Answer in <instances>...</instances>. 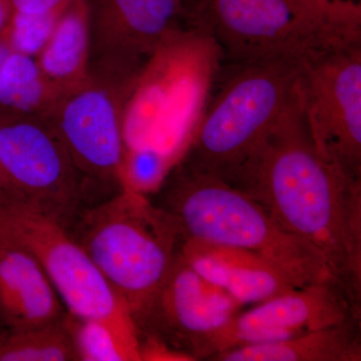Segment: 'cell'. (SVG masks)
<instances>
[{
  "label": "cell",
  "mask_w": 361,
  "mask_h": 361,
  "mask_svg": "<svg viewBox=\"0 0 361 361\" xmlns=\"http://www.w3.org/2000/svg\"><path fill=\"white\" fill-rule=\"evenodd\" d=\"M230 184L253 197L287 232L317 251L360 303L361 180L318 153L298 97Z\"/></svg>",
  "instance_id": "1"
},
{
  "label": "cell",
  "mask_w": 361,
  "mask_h": 361,
  "mask_svg": "<svg viewBox=\"0 0 361 361\" xmlns=\"http://www.w3.org/2000/svg\"><path fill=\"white\" fill-rule=\"evenodd\" d=\"M186 240L253 252L298 286L336 281L324 259L282 227L257 200L216 176L184 161L161 184L159 203Z\"/></svg>",
  "instance_id": "2"
},
{
  "label": "cell",
  "mask_w": 361,
  "mask_h": 361,
  "mask_svg": "<svg viewBox=\"0 0 361 361\" xmlns=\"http://www.w3.org/2000/svg\"><path fill=\"white\" fill-rule=\"evenodd\" d=\"M192 20L228 65L284 63L302 70L361 44V26L337 20L312 0H198Z\"/></svg>",
  "instance_id": "3"
},
{
  "label": "cell",
  "mask_w": 361,
  "mask_h": 361,
  "mask_svg": "<svg viewBox=\"0 0 361 361\" xmlns=\"http://www.w3.org/2000/svg\"><path fill=\"white\" fill-rule=\"evenodd\" d=\"M75 221V233L68 232L129 306L137 323L179 253L175 225L146 195L123 187L110 199L82 210Z\"/></svg>",
  "instance_id": "4"
},
{
  "label": "cell",
  "mask_w": 361,
  "mask_h": 361,
  "mask_svg": "<svg viewBox=\"0 0 361 361\" xmlns=\"http://www.w3.org/2000/svg\"><path fill=\"white\" fill-rule=\"evenodd\" d=\"M201 116L184 163L231 183L297 101L299 68L284 63L228 65Z\"/></svg>",
  "instance_id": "5"
},
{
  "label": "cell",
  "mask_w": 361,
  "mask_h": 361,
  "mask_svg": "<svg viewBox=\"0 0 361 361\" xmlns=\"http://www.w3.org/2000/svg\"><path fill=\"white\" fill-rule=\"evenodd\" d=\"M0 239L20 244L39 260L66 312L110 329L129 361H140V332L129 306L89 254L58 220L23 204L7 203Z\"/></svg>",
  "instance_id": "6"
},
{
  "label": "cell",
  "mask_w": 361,
  "mask_h": 361,
  "mask_svg": "<svg viewBox=\"0 0 361 361\" xmlns=\"http://www.w3.org/2000/svg\"><path fill=\"white\" fill-rule=\"evenodd\" d=\"M0 173L13 202L66 228L82 211L84 180L45 118L27 116L0 126Z\"/></svg>",
  "instance_id": "7"
},
{
  "label": "cell",
  "mask_w": 361,
  "mask_h": 361,
  "mask_svg": "<svg viewBox=\"0 0 361 361\" xmlns=\"http://www.w3.org/2000/svg\"><path fill=\"white\" fill-rule=\"evenodd\" d=\"M297 97L318 153L361 180V44L327 54L299 71Z\"/></svg>",
  "instance_id": "8"
},
{
  "label": "cell",
  "mask_w": 361,
  "mask_h": 361,
  "mask_svg": "<svg viewBox=\"0 0 361 361\" xmlns=\"http://www.w3.org/2000/svg\"><path fill=\"white\" fill-rule=\"evenodd\" d=\"M47 115L85 184L122 185L127 154L122 108L108 82L89 75L63 92Z\"/></svg>",
  "instance_id": "9"
},
{
  "label": "cell",
  "mask_w": 361,
  "mask_h": 361,
  "mask_svg": "<svg viewBox=\"0 0 361 361\" xmlns=\"http://www.w3.org/2000/svg\"><path fill=\"white\" fill-rule=\"evenodd\" d=\"M360 316V303L336 281L296 287L239 312L213 334L199 360L226 349L285 341Z\"/></svg>",
  "instance_id": "10"
},
{
  "label": "cell",
  "mask_w": 361,
  "mask_h": 361,
  "mask_svg": "<svg viewBox=\"0 0 361 361\" xmlns=\"http://www.w3.org/2000/svg\"><path fill=\"white\" fill-rule=\"evenodd\" d=\"M243 307L229 292L188 264L179 250L167 279L137 326L151 327L157 334L149 336L199 360L206 341Z\"/></svg>",
  "instance_id": "11"
},
{
  "label": "cell",
  "mask_w": 361,
  "mask_h": 361,
  "mask_svg": "<svg viewBox=\"0 0 361 361\" xmlns=\"http://www.w3.org/2000/svg\"><path fill=\"white\" fill-rule=\"evenodd\" d=\"M185 16L191 13L182 0H94L90 35L103 63L132 75L172 39Z\"/></svg>",
  "instance_id": "12"
},
{
  "label": "cell",
  "mask_w": 361,
  "mask_h": 361,
  "mask_svg": "<svg viewBox=\"0 0 361 361\" xmlns=\"http://www.w3.org/2000/svg\"><path fill=\"white\" fill-rule=\"evenodd\" d=\"M66 310L39 260L20 244L0 239V323L6 330L59 322Z\"/></svg>",
  "instance_id": "13"
},
{
  "label": "cell",
  "mask_w": 361,
  "mask_h": 361,
  "mask_svg": "<svg viewBox=\"0 0 361 361\" xmlns=\"http://www.w3.org/2000/svg\"><path fill=\"white\" fill-rule=\"evenodd\" d=\"M180 254L199 274L244 306L300 287L276 265L243 249L186 240L180 242Z\"/></svg>",
  "instance_id": "14"
},
{
  "label": "cell",
  "mask_w": 361,
  "mask_h": 361,
  "mask_svg": "<svg viewBox=\"0 0 361 361\" xmlns=\"http://www.w3.org/2000/svg\"><path fill=\"white\" fill-rule=\"evenodd\" d=\"M217 361H360V316L301 336L226 349L208 358Z\"/></svg>",
  "instance_id": "15"
},
{
  "label": "cell",
  "mask_w": 361,
  "mask_h": 361,
  "mask_svg": "<svg viewBox=\"0 0 361 361\" xmlns=\"http://www.w3.org/2000/svg\"><path fill=\"white\" fill-rule=\"evenodd\" d=\"M90 0H77L61 16L37 61L44 77L61 92L89 77Z\"/></svg>",
  "instance_id": "16"
},
{
  "label": "cell",
  "mask_w": 361,
  "mask_h": 361,
  "mask_svg": "<svg viewBox=\"0 0 361 361\" xmlns=\"http://www.w3.org/2000/svg\"><path fill=\"white\" fill-rule=\"evenodd\" d=\"M61 94L32 56L13 51L0 71V104L20 113L47 115Z\"/></svg>",
  "instance_id": "17"
},
{
  "label": "cell",
  "mask_w": 361,
  "mask_h": 361,
  "mask_svg": "<svg viewBox=\"0 0 361 361\" xmlns=\"http://www.w3.org/2000/svg\"><path fill=\"white\" fill-rule=\"evenodd\" d=\"M78 360L63 320L39 329L4 330L0 334V361Z\"/></svg>",
  "instance_id": "18"
},
{
  "label": "cell",
  "mask_w": 361,
  "mask_h": 361,
  "mask_svg": "<svg viewBox=\"0 0 361 361\" xmlns=\"http://www.w3.org/2000/svg\"><path fill=\"white\" fill-rule=\"evenodd\" d=\"M63 322L73 342L78 360L129 361L116 337L102 323L82 319L68 312Z\"/></svg>",
  "instance_id": "19"
},
{
  "label": "cell",
  "mask_w": 361,
  "mask_h": 361,
  "mask_svg": "<svg viewBox=\"0 0 361 361\" xmlns=\"http://www.w3.org/2000/svg\"><path fill=\"white\" fill-rule=\"evenodd\" d=\"M169 156L168 152L149 145L127 151L123 168V187L142 195L155 190L163 184Z\"/></svg>",
  "instance_id": "20"
},
{
  "label": "cell",
  "mask_w": 361,
  "mask_h": 361,
  "mask_svg": "<svg viewBox=\"0 0 361 361\" xmlns=\"http://www.w3.org/2000/svg\"><path fill=\"white\" fill-rule=\"evenodd\" d=\"M63 13L11 14V49L26 56L39 54Z\"/></svg>",
  "instance_id": "21"
},
{
  "label": "cell",
  "mask_w": 361,
  "mask_h": 361,
  "mask_svg": "<svg viewBox=\"0 0 361 361\" xmlns=\"http://www.w3.org/2000/svg\"><path fill=\"white\" fill-rule=\"evenodd\" d=\"M337 20L361 26V0H312Z\"/></svg>",
  "instance_id": "22"
},
{
  "label": "cell",
  "mask_w": 361,
  "mask_h": 361,
  "mask_svg": "<svg viewBox=\"0 0 361 361\" xmlns=\"http://www.w3.org/2000/svg\"><path fill=\"white\" fill-rule=\"evenodd\" d=\"M77 0H8L13 13H63Z\"/></svg>",
  "instance_id": "23"
},
{
  "label": "cell",
  "mask_w": 361,
  "mask_h": 361,
  "mask_svg": "<svg viewBox=\"0 0 361 361\" xmlns=\"http://www.w3.org/2000/svg\"><path fill=\"white\" fill-rule=\"evenodd\" d=\"M11 14L13 11L9 6L8 0H0V27L4 25L7 18H11Z\"/></svg>",
  "instance_id": "24"
},
{
  "label": "cell",
  "mask_w": 361,
  "mask_h": 361,
  "mask_svg": "<svg viewBox=\"0 0 361 361\" xmlns=\"http://www.w3.org/2000/svg\"><path fill=\"white\" fill-rule=\"evenodd\" d=\"M0 199H1V200L6 204L13 202L11 193H9L8 191V188H7L6 182H4V177H2L1 173H0Z\"/></svg>",
  "instance_id": "25"
},
{
  "label": "cell",
  "mask_w": 361,
  "mask_h": 361,
  "mask_svg": "<svg viewBox=\"0 0 361 361\" xmlns=\"http://www.w3.org/2000/svg\"><path fill=\"white\" fill-rule=\"evenodd\" d=\"M13 51L11 47H7L6 44H2V42H0V71H1L4 63H6V59H8V56H11V54Z\"/></svg>",
  "instance_id": "26"
},
{
  "label": "cell",
  "mask_w": 361,
  "mask_h": 361,
  "mask_svg": "<svg viewBox=\"0 0 361 361\" xmlns=\"http://www.w3.org/2000/svg\"><path fill=\"white\" fill-rule=\"evenodd\" d=\"M6 205L4 201L0 199V238L2 236V231H4V214H6Z\"/></svg>",
  "instance_id": "27"
}]
</instances>
